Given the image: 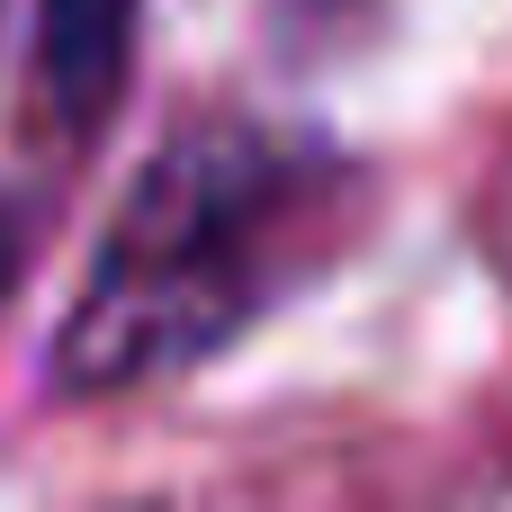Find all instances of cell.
<instances>
[{
  "label": "cell",
  "mask_w": 512,
  "mask_h": 512,
  "mask_svg": "<svg viewBox=\"0 0 512 512\" xmlns=\"http://www.w3.org/2000/svg\"><path fill=\"white\" fill-rule=\"evenodd\" d=\"M315 216V162L261 126H189L126 189L90 252L72 315L54 324V378L117 396L225 351L279 288L288 234Z\"/></svg>",
  "instance_id": "obj_1"
},
{
  "label": "cell",
  "mask_w": 512,
  "mask_h": 512,
  "mask_svg": "<svg viewBox=\"0 0 512 512\" xmlns=\"http://www.w3.org/2000/svg\"><path fill=\"white\" fill-rule=\"evenodd\" d=\"M135 9L144 0H45L36 9V81L72 126H99L108 99L126 90Z\"/></svg>",
  "instance_id": "obj_2"
},
{
  "label": "cell",
  "mask_w": 512,
  "mask_h": 512,
  "mask_svg": "<svg viewBox=\"0 0 512 512\" xmlns=\"http://www.w3.org/2000/svg\"><path fill=\"white\" fill-rule=\"evenodd\" d=\"M9 270H18V225H9V207H0V288H9Z\"/></svg>",
  "instance_id": "obj_3"
}]
</instances>
